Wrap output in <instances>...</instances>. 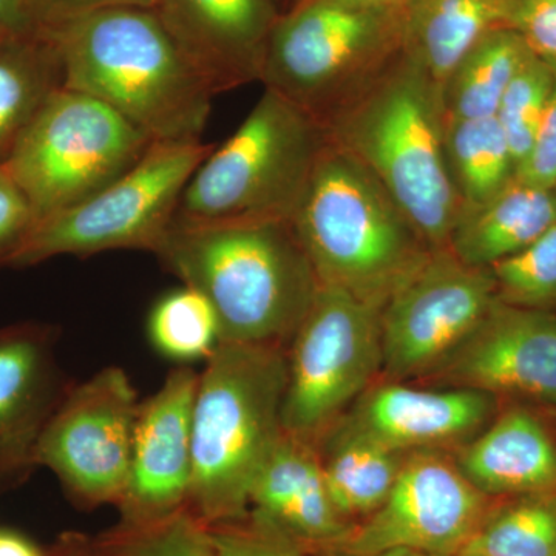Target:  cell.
Returning a JSON list of instances; mask_svg holds the SVG:
<instances>
[{
  "mask_svg": "<svg viewBox=\"0 0 556 556\" xmlns=\"http://www.w3.org/2000/svg\"><path fill=\"white\" fill-rule=\"evenodd\" d=\"M211 527L215 556H309L294 540L249 514Z\"/></svg>",
  "mask_w": 556,
  "mask_h": 556,
  "instance_id": "1f68e13d",
  "label": "cell"
},
{
  "mask_svg": "<svg viewBox=\"0 0 556 556\" xmlns=\"http://www.w3.org/2000/svg\"><path fill=\"white\" fill-rule=\"evenodd\" d=\"M382 308L343 289L318 288L289 342L285 433L318 445L382 371Z\"/></svg>",
  "mask_w": 556,
  "mask_h": 556,
  "instance_id": "30bf717a",
  "label": "cell"
},
{
  "mask_svg": "<svg viewBox=\"0 0 556 556\" xmlns=\"http://www.w3.org/2000/svg\"><path fill=\"white\" fill-rule=\"evenodd\" d=\"M249 514L276 527L308 555L342 546L356 529L332 503L316 445L285 431L255 478Z\"/></svg>",
  "mask_w": 556,
  "mask_h": 556,
  "instance_id": "d6986e66",
  "label": "cell"
},
{
  "mask_svg": "<svg viewBox=\"0 0 556 556\" xmlns=\"http://www.w3.org/2000/svg\"><path fill=\"white\" fill-rule=\"evenodd\" d=\"M94 556H215L211 527L189 506L148 522H121L93 541Z\"/></svg>",
  "mask_w": 556,
  "mask_h": 556,
  "instance_id": "f1b7e54d",
  "label": "cell"
},
{
  "mask_svg": "<svg viewBox=\"0 0 556 556\" xmlns=\"http://www.w3.org/2000/svg\"><path fill=\"white\" fill-rule=\"evenodd\" d=\"M212 149L201 139L153 141L108 188L36 223L9 266L27 268L58 255L90 257L115 249L155 252L172 228L189 179Z\"/></svg>",
  "mask_w": 556,
  "mask_h": 556,
  "instance_id": "9c48e42d",
  "label": "cell"
},
{
  "mask_svg": "<svg viewBox=\"0 0 556 556\" xmlns=\"http://www.w3.org/2000/svg\"><path fill=\"white\" fill-rule=\"evenodd\" d=\"M0 556H47V552L20 532L0 529Z\"/></svg>",
  "mask_w": 556,
  "mask_h": 556,
  "instance_id": "74e56055",
  "label": "cell"
},
{
  "mask_svg": "<svg viewBox=\"0 0 556 556\" xmlns=\"http://www.w3.org/2000/svg\"><path fill=\"white\" fill-rule=\"evenodd\" d=\"M552 86L554 72L551 64L532 53L518 70L501 100L496 118L506 135L517 169L535 144Z\"/></svg>",
  "mask_w": 556,
  "mask_h": 556,
  "instance_id": "4dcf8cb0",
  "label": "cell"
},
{
  "mask_svg": "<svg viewBox=\"0 0 556 556\" xmlns=\"http://www.w3.org/2000/svg\"><path fill=\"white\" fill-rule=\"evenodd\" d=\"M424 387L470 388L556 407V316L496 300L484 320Z\"/></svg>",
  "mask_w": 556,
  "mask_h": 556,
  "instance_id": "5bb4252c",
  "label": "cell"
},
{
  "mask_svg": "<svg viewBox=\"0 0 556 556\" xmlns=\"http://www.w3.org/2000/svg\"><path fill=\"white\" fill-rule=\"evenodd\" d=\"M554 72V86L548 97L535 144L522 161L515 177L529 185L554 189L556 182V60H546Z\"/></svg>",
  "mask_w": 556,
  "mask_h": 556,
  "instance_id": "e575fe53",
  "label": "cell"
},
{
  "mask_svg": "<svg viewBox=\"0 0 556 556\" xmlns=\"http://www.w3.org/2000/svg\"><path fill=\"white\" fill-rule=\"evenodd\" d=\"M39 30L27 0H0V33L28 35Z\"/></svg>",
  "mask_w": 556,
  "mask_h": 556,
  "instance_id": "8d00e7d4",
  "label": "cell"
},
{
  "mask_svg": "<svg viewBox=\"0 0 556 556\" xmlns=\"http://www.w3.org/2000/svg\"><path fill=\"white\" fill-rule=\"evenodd\" d=\"M532 53L511 28L482 36L441 87L447 123L496 116L507 87Z\"/></svg>",
  "mask_w": 556,
  "mask_h": 556,
  "instance_id": "d4e9b609",
  "label": "cell"
},
{
  "mask_svg": "<svg viewBox=\"0 0 556 556\" xmlns=\"http://www.w3.org/2000/svg\"><path fill=\"white\" fill-rule=\"evenodd\" d=\"M153 254L211 303L219 343L288 348L320 288L291 222L172 225Z\"/></svg>",
  "mask_w": 556,
  "mask_h": 556,
  "instance_id": "7a4b0ae2",
  "label": "cell"
},
{
  "mask_svg": "<svg viewBox=\"0 0 556 556\" xmlns=\"http://www.w3.org/2000/svg\"><path fill=\"white\" fill-rule=\"evenodd\" d=\"M555 419H556V415H555Z\"/></svg>",
  "mask_w": 556,
  "mask_h": 556,
  "instance_id": "ee69618b",
  "label": "cell"
},
{
  "mask_svg": "<svg viewBox=\"0 0 556 556\" xmlns=\"http://www.w3.org/2000/svg\"><path fill=\"white\" fill-rule=\"evenodd\" d=\"M445 152L463 211L493 199L517 174V164L496 116L447 123Z\"/></svg>",
  "mask_w": 556,
  "mask_h": 556,
  "instance_id": "484cf974",
  "label": "cell"
},
{
  "mask_svg": "<svg viewBox=\"0 0 556 556\" xmlns=\"http://www.w3.org/2000/svg\"><path fill=\"white\" fill-rule=\"evenodd\" d=\"M503 27L544 60H556V0H506Z\"/></svg>",
  "mask_w": 556,
  "mask_h": 556,
  "instance_id": "d6a6232c",
  "label": "cell"
},
{
  "mask_svg": "<svg viewBox=\"0 0 556 556\" xmlns=\"http://www.w3.org/2000/svg\"><path fill=\"white\" fill-rule=\"evenodd\" d=\"M35 226L36 215L30 201L0 164V266H9Z\"/></svg>",
  "mask_w": 556,
  "mask_h": 556,
  "instance_id": "836d02e7",
  "label": "cell"
},
{
  "mask_svg": "<svg viewBox=\"0 0 556 556\" xmlns=\"http://www.w3.org/2000/svg\"><path fill=\"white\" fill-rule=\"evenodd\" d=\"M497 300L519 308L556 306V223L518 254L490 266Z\"/></svg>",
  "mask_w": 556,
  "mask_h": 556,
  "instance_id": "f546056e",
  "label": "cell"
},
{
  "mask_svg": "<svg viewBox=\"0 0 556 556\" xmlns=\"http://www.w3.org/2000/svg\"><path fill=\"white\" fill-rule=\"evenodd\" d=\"M453 455L468 481L486 496L556 493L554 431L543 416L519 402L500 409Z\"/></svg>",
  "mask_w": 556,
  "mask_h": 556,
  "instance_id": "ffe728a7",
  "label": "cell"
},
{
  "mask_svg": "<svg viewBox=\"0 0 556 556\" xmlns=\"http://www.w3.org/2000/svg\"><path fill=\"white\" fill-rule=\"evenodd\" d=\"M459 556H556V493L496 497Z\"/></svg>",
  "mask_w": 556,
  "mask_h": 556,
  "instance_id": "4316f807",
  "label": "cell"
},
{
  "mask_svg": "<svg viewBox=\"0 0 556 556\" xmlns=\"http://www.w3.org/2000/svg\"><path fill=\"white\" fill-rule=\"evenodd\" d=\"M327 141L313 116L265 89L239 129L189 179L172 225L291 222Z\"/></svg>",
  "mask_w": 556,
  "mask_h": 556,
  "instance_id": "8992f818",
  "label": "cell"
},
{
  "mask_svg": "<svg viewBox=\"0 0 556 556\" xmlns=\"http://www.w3.org/2000/svg\"><path fill=\"white\" fill-rule=\"evenodd\" d=\"M554 192H555V197H556V182H555V186H554Z\"/></svg>",
  "mask_w": 556,
  "mask_h": 556,
  "instance_id": "7bdbcfd3",
  "label": "cell"
},
{
  "mask_svg": "<svg viewBox=\"0 0 556 556\" xmlns=\"http://www.w3.org/2000/svg\"><path fill=\"white\" fill-rule=\"evenodd\" d=\"M295 2H302V0H292L291 5H294ZM331 2L343 3V5L358 7V9L405 10L412 0H331Z\"/></svg>",
  "mask_w": 556,
  "mask_h": 556,
  "instance_id": "ab89813d",
  "label": "cell"
},
{
  "mask_svg": "<svg viewBox=\"0 0 556 556\" xmlns=\"http://www.w3.org/2000/svg\"><path fill=\"white\" fill-rule=\"evenodd\" d=\"M62 87L61 56L46 33H0V164L9 159L51 94Z\"/></svg>",
  "mask_w": 556,
  "mask_h": 556,
  "instance_id": "cb8c5ba5",
  "label": "cell"
},
{
  "mask_svg": "<svg viewBox=\"0 0 556 556\" xmlns=\"http://www.w3.org/2000/svg\"><path fill=\"white\" fill-rule=\"evenodd\" d=\"M291 225L320 285L380 308L433 251L382 182L329 139Z\"/></svg>",
  "mask_w": 556,
  "mask_h": 556,
  "instance_id": "277c9868",
  "label": "cell"
},
{
  "mask_svg": "<svg viewBox=\"0 0 556 556\" xmlns=\"http://www.w3.org/2000/svg\"><path fill=\"white\" fill-rule=\"evenodd\" d=\"M200 372L174 369L139 404L121 522L153 521L189 506L192 485V413Z\"/></svg>",
  "mask_w": 556,
  "mask_h": 556,
  "instance_id": "2e32d148",
  "label": "cell"
},
{
  "mask_svg": "<svg viewBox=\"0 0 556 556\" xmlns=\"http://www.w3.org/2000/svg\"><path fill=\"white\" fill-rule=\"evenodd\" d=\"M152 142L104 102L62 87L17 139L3 167L30 201L38 223L108 188Z\"/></svg>",
  "mask_w": 556,
  "mask_h": 556,
  "instance_id": "ba28073f",
  "label": "cell"
},
{
  "mask_svg": "<svg viewBox=\"0 0 556 556\" xmlns=\"http://www.w3.org/2000/svg\"><path fill=\"white\" fill-rule=\"evenodd\" d=\"M495 500L468 481L453 453H409L386 503L332 551L459 556Z\"/></svg>",
  "mask_w": 556,
  "mask_h": 556,
  "instance_id": "4fadbf2b",
  "label": "cell"
},
{
  "mask_svg": "<svg viewBox=\"0 0 556 556\" xmlns=\"http://www.w3.org/2000/svg\"><path fill=\"white\" fill-rule=\"evenodd\" d=\"M278 10H280V14L283 13V11H287L289 9V5H291L292 0H276Z\"/></svg>",
  "mask_w": 556,
  "mask_h": 556,
  "instance_id": "b9f144b4",
  "label": "cell"
},
{
  "mask_svg": "<svg viewBox=\"0 0 556 556\" xmlns=\"http://www.w3.org/2000/svg\"><path fill=\"white\" fill-rule=\"evenodd\" d=\"M155 11L215 94L260 80L276 0H159Z\"/></svg>",
  "mask_w": 556,
  "mask_h": 556,
  "instance_id": "ac0fdd59",
  "label": "cell"
},
{
  "mask_svg": "<svg viewBox=\"0 0 556 556\" xmlns=\"http://www.w3.org/2000/svg\"><path fill=\"white\" fill-rule=\"evenodd\" d=\"M500 412V399L470 388L376 380L334 427L402 453H455Z\"/></svg>",
  "mask_w": 556,
  "mask_h": 556,
  "instance_id": "9a60e30c",
  "label": "cell"
},
{
  "mask_svg": "<svg viewBox=\"0 0 556 556\" xmlns=\"http://www.w3.org/2000/svg\"><path fill=\"white\" fill-rule=\"evenodd\" d=\"M40 30L60 53L64 87L104 102L153 141H199L215 93L155 10L97 11Z\"/></svg>",
  "mask_w": 556,
  "mask_h": 556,
  "instance_id": "6da1fadb",
  "label": "cell"
},
{
  "mask_svg": "<svg viewBox=\"0 0 556 556\" xmlns=\"http://www.w3.org/2000/svg\"><path fill=\"white\" fill-rule=\"evenodd\" d=\"M150 343L169 361H207L219 345L217 314L199 291L186 287L163 295L149 314Z\"/></svg>",
  "mask_w": 556,
  "mask_h": 556,
  "instance_id": "83f0119b",
  "label": "cell"
},
{
  "mask_svg": "<svg viewBox=\"0 0 556 556\" xmlns=\"http://www.w3.org/2000/svg\"><path fill=\"white\" fill-rule=\"evenodd\" d=\"M138 408L137 390L119 367L70 387L40 434L36 467L50 468L83 506H118L129 479Z\"/></svg>",
  "mask_w": 556,
  "mask_h": 556,
  "instance_id": "7c38bea8",
  "label": "cell"
},
{
  "mask_svg": "<svg viewBox=\"0 0 556 556\" xmlns=\"http://www.w3.org/2000/svg\"><path fill=\"white\" fill-rule=\"evenodd\" d=\"M441 87L402 51L324 124L382 182L431 249L447 248L463 204L445 152Z\"/></svg>",
  "mask_w": 556,
  "mask_h": 556,
  "instance_id": "3957f363",
  "label": "cell"
},
{
  "mask_svg": "<svg viewBox=\"0 0 556 556\" xmlns=\"http://www.w3.org/2000/svg\"><path fill=\"white\" fill-rule=\"evenodd\" d=\"M317 450L332 503L354 526L386 503L409 455L340 427H332Z\"/></svg>",
  "mask_w": 556,
  "mask_h": 556,
  "instance_id": "603a6c76",
  "label": "cell"
},
{
  "mask_svg": "<svg viewBox=\"0 0 556 556\" xmlns=\"http://www.w3.org/2000/svg\"><path fill=\"white\" fill-rule=\"evenodd\" d=\"M309 556H419L413 554V552L404 551V548H391V551L378 552V554H368V555H358V554H350V552L343 551H324L317 552V554H313Z\"/></svg>",
  "mask_w": 556,
  "mask_h": 556,
  "instance_id": "60d3db41",
  "label": "cell"
},
{
  "mask_svg": "<svg viewBox=\"0 0 556 556\" xmlns=\"http://www.w3.org/2000/svg\"><path fill=\"white\" fill-rule=\"evenodd\" d=\"M47 556H94L93 541L76 533H68L60 538V541L47 552Z\"/></svg>",
  "mask_w": 556,
  "mask_h": 556,
  "instance_id": "f35d334b",
  "label": "cell"
},
{
  "mask_svg": "<svg viewBox=\"0 0 556 556\" xmlns=\"http://www.w3.org/2000/svg\"><path fill=\"white\" fill-rule=\"evenodd\" d=\"M556 223L554 189L515 177L481 206L460 212L447 248L473 268H490L518 254Z\"/></svg>",
  "mask_w": 556,
  "mask_h": 556,
  "instance_id": "44dd1931",
  "label": "cell"
},
{
  "mask_svg": "<svg viewBox=\"0 0 556 556\" xmlns=\"http://www.w3.org/2000/svg\"><path fill=\"white\" fill-rule=\"evenodd\" d=\"M159 0H27L39 28L53 27L86 14L112 9L155 10Z\"/></svg>",
  "mask_w": 556,
  "mask_h": 556,
  "instance_id": "d590c367",
  "label": "cell"
},
{
  "mask_svg": "<svg viewBox=\"0 0 556 556\" xmlns=\"http://www.w3.org/2000/svg\"><path fill=\"white\" fill-rule=\"evenodd\" d=\"M287 350L219 343L199 375L189 507L207 526L248 515L255 478L283 433Z\"/></svg>",
  "mask_w": 556,
  "mask_h": 556,
  "instance_id": "5b68a950",
  "label": "cell"
},
{
  "mask_svg": "<svg viewBox=\"0 0 556 556\" xmlns=\"http://www.w3.org/2000/svg\"><path fill=\"white\" fill-rule=\"evenodd\" d=\"M504 5L506 0H412L404 53L442 87L482 36L503 27Z\"/></svg>",
  "mask_w": 556,
  "mask_h": 556,
  "instance_id": "7402d4cb",
  "label": "cell"
},
{
  "mask_svg": "<svg viewBox=\"0 0 556 556\" xmlns=\"http://www.w3.org/2000/svg\"><path fill=\"white\" fill-rule=\"evenodd\" d=\"M496 300L489 268L466 265L448 248L433 249L383 305L380 379H426L470 338Z\"/></svg>",
  "mask_w": 556,
  "mask_h": 556,
  "instance_id": "8fae6325",
  "label": "cell"
},
{
  "mask_svg": "<svg viewBox=\"0 0 556 556\" xmlns=\"http://www.w3.org/2000/svg\"><path fill=\"white\" fill-rule=\"evenodd\" d=\"M405 10L302 0L278 16L260 83L325 123L404 51Z\"/></svg>",
  "mask_w": 556,
  "mask_h": 556,
  "instance_id": "52a82bcc",
  "label": "cell"
},
{
  "mask_svg": "<svg viewBox=\"0 0 556 556\" xmlns=\"http://www.w3.org/2000/svg\"><path fill=\"white\" fill-rule=\"evenodd\" d=\"M58 336L36 321L0 328V490L36 467L40 434L72 387L58 364Z\"/></svg>",
  "mask_w": 556,
  "mask_h": 556,
  "instance_id": "e0dca14e",
  "label": "cell"
}]
</instances>
